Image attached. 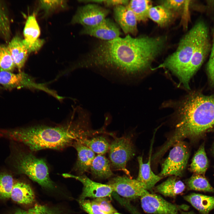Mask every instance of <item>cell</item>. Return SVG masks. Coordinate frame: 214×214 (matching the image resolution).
I'll return each mask as SVG.
<instances>
[{
    "label": "cell",
    "instance_id": "cell-1",
    "mask_svg": "<svg viewBox=\"0 0 214 214\" xmlns=\"http://www.w3.org/2000/svg\"><path fill=\"white\" fill-rule=\"evenodd\" d=\"M163 50L159 37L127 34L109 41L100 40L85 54L78 67L126 77L145 70Z\"/></svg>",
    "mask_w": 214,
    "mask_h": 214
},
{
    "label": "cell",
    "instance_id": "cell-2",
    "mask_svg": "<svg viewBox=\"0 0 214 214\" xmlns=\"http://www.w3.org/2000/svg\"><path fill=\"white\" fill-rule=\"evenodd\" d=\"M79 125L57 127L38 125L15 129H0V136L22 143L32 151L60 149L85 137Z\"/></svg>",
    "mask_w": 214,
    "mask_h": 214
},
{
    "label": "cell",
    "instance_id": "cell-3",
    "mask_svg": "<svg viewBox=\"0 0 214 214\" xmlns=\"http://www.w3.org/2000/svg\"><path fill=\"white\" fill-rule=\"evenodd\" d=\"M174 134L160 150L163 153L183 138L198 136L214 126V97L193 95L185 100Z\"/></svg>",
    "mask_w": 214,
    "mask_h": 214
},
{
    "label": "cell",
    "instance_id": "cell-4",
    "mask_svg": "<svg viewBox=\"0 0 214 214\" xmlns=\"http://www.w3.org/2000/svg\"><path fill=\"white\" fill-rule=\"evenodd\" d=\"M206 25L197 22L181 40L174 53L155 69L167 68L178 77L189 62L201 33Z\"/></svg>",
    "mask_w": 214,
    "mask_h": 214
},
{
    "label": "cell",
    "instance_id": "cell-5",
    "mask_svg": "<svg viewBox=\"0 0 214 214\" xmlns=\"http://www.w3.org/2000/svg\"><path fill=\"white\" fill-rule=\"evenodd\" d=\"M15 167L18 172L26 175L43 187L54 188L45 160L37 158L31 153L21 152L16 156Z\"/></svg>",
    "mask_w": 214,
    "mask_h": 214
},
{
    "label": "cell",
    "instance_id": "cell-6",
    "mask_svg": "<svg viewBox=\"0 0 214 214\" xmlns=\"http://www.w3.org/2000/svg\"><path fill=\"white\" fill-rule=\"evenodd\" d=\"M207 26L203 29L188 64L178 77L184 86L189 89L190 81L201 66L209 52L210 44Z\"/></svg>",
    "mask_w": 214,
    "mask_h": 214
},
{
    "label": "cell",
    "instance_id": "cell-7",
    "mask_svg": "<svg viewBox=\"0 0 214 214\" xmlns=\"http://www.w3.org/2000/svg\"><path fill=\"white\" fill-rule=\"evenodd\" d=\"M162 166L159 176H180L184 171L189 157L188 148L181 141L174 144Z\"/></svg>",
    "mask_w": 214,
    "mask_h": 214
},
{
    "label": "cell",
    "instance_id": "cell-8",
    "mask_svg": "<svg viewBox=\"0 0 214 214\" xmlns=\"http://www.w3.org/2000/svg\"><path fill=\"white\" fill-rule=\"evenodd\" d=\"M109 157L112 166L116 169L128 174L126 164L135 154V150L130 138L124 136L117 138L110 144Z\"/></svg>",
    "mask_w": 214,
    "mask_h": 214
},
{
    "label": "cell",
    "instance_id": "cell-9",
    "mask_svg": "<svg viewBox=\"0 0 214 214\" xmlns=\"http://www.w3.org/2000/svg\"><path fill=\"white\" fill-rule=\"evenodd\" d=\"M140 198L141 207L147 213L179 214L180 210L187 211L189 208L186 205H177L173 204L160 196L149 192Z\"/></svg>",
    "mask_w": 214,
    "mask_h": 214
},
{
    "label": "cell",
    "instance_id": "cell-10",
    "mask_svg": "<svg viewBox=\"0 0 214 214\" xmlns=\"http://www.w3.org/2000/svg\"><path fill=\"white\" fill-rule=\"evenodd\" d=\"M110 12L109 9L99 4H86L78 8L71 23L80 24L84 27H93L103 21Z\"/></svg>",
    "mask_w": 214,
    "mask_h": 214
},
{
    "label": "cell",
    "instance_id": "cell-11",
    "mask_svg": "<svg viewBox=\"0 0 214 214\" xmlns=\"http://www.w3.org/2000/svg\"><path fill=\"white\" fill-rule=\"evenodd\" d=\"M107 184L111 187L113 192L126 198L140 197L149 192L141 182L126 176L114 177Z\"/></svg>",
    "mask_w": 214,
    "mask_h": 214
},
{
    "label": "cell",
    "instance_id": "cell-12",
    "mask_svg": "<svg viewBox=\"0 0 214 214\" xmlns=\"http://www.w3.org/2000/svg\"><path fill=\"white\" fill-rule=\"evenodd\" d=\"M63 176L64 177L75 179L83 184L82 191L79 200H84L88 197L95 199L110 197L113 192L112 188L108 184L94 182L85 175L76 176L70 174H64Z\"/></svg>",
    "mask_w": 214,
    "mask_h": 214
},
{
    "label": "cell",
    "instance_id": "cell-13",
    "mask_svg": "<svg viewBox=\"0 0 214 214\" xmlns=\"http://www.w3.org/2000/svg\"><path fill=\"white\" fill-rule=\"evenodd\" d=\"M120 29L116 22L106 18L96 26L83 27L80 33L94 37L101 40L109 41L120 37L122 34Z\"/></svg>",
    "mask_w": 214,
    "mask_h": 214
},
{
    "label": "cell",
    "instance_id": "cell-14",
    "mask_svg": "<svg viewBox=\"0 0 214 214\" xmlns=\"http://www.w3.org/2000/svg\"><path fill=\"white\" fill-rule=\"evenodd\" d=\"M113 12L116 23L126 35H136L138 21L128 5L117 6L113 8Z\"/></svg>",
    "mask_w": 214,
    "mask_h": 214
},
{
    "label": "cell",
    "instance_id": "cell-15",
    "mask_svg": "<svg viewBox=\"0 0 214 214\" xmlns=\"http://www.w3.org/2000/svg\"><path fill=\"white\" fill-rule=\"evenodd\" d=\"M151 148L149 159L147 163L143 162L142 156H140L138 157L139 169L136 180L142 183L147 191L153 188L156 183L162 178V177L155 174L151 170L150 166Z\"/></svg>",
    "mask_w": 214,
    "mask_h": 214
},
{
    "label": "cell",
    "instance_id": "cell-16",
    "mask_svg": "<svg viewBox=\"0 0 214 214\" xmlns=\"http://www.w3.org/2000/svg\"><path fill=\"white\" fill-rule=\"evenodd\" d=\"M15 67L20 72L27 59L29 51L23 39L16 36L13 37L7 45Z\"/></svg>",
    "mask_w": 214,
    "mask_h": 214
},
{
    "label": "cell",
    "instance_id": "cell-17",
    "mask_svg": "<svg viewBox=\"0 0 214 214\" xmlns=\"http://www.w3.org/2000/svg\"><path fill=\"white\" fill-rule=\"evenodd\" d=\"M29 76L23 73H14L0 70V84L7 89L33 86Z\"/></svg>",
    "mask_w": 214,
    "mask_h": 214
},
{
    "label": "cell",
    "instance_id": "cell-18",
    "mask_svg": "<svg viewBox=\"0 0 214 214\" xmlns=\"http://www.w3.org/2000/svg\"><path fill=\"white\" fill-rule=\"evenodd\" d=\"M77 152V159L74 167L75 170L82 174L90 169L95 157V153L78 141L73 144Z\"/></svg>",
    "mask_w": 214,
    "mask_h": 214
},
{
    "label": "cell",
    "instance_id": "cell-19",
    "mask_svg": "<svg viewBox=\"0 0 214 214\" xmlns=\"http://www.w3.org/2000/svg\"><path fill=\"white\" fill-rule=\"evenodd\" d=\"M10 198L14 201L20 204H32L35 201L34 192L28 184L21 182L14 183Z\"/></svg>",
    "mask_w": 214,
    "mask_h": 214
},
{
    "label": "cell",
    "instance_id": "cell-20",
    "mask_svg": "<svg viewBox=\"0 0 214 214\" xmlns=\"http://www.w3.org/2000/svg\"><path fill=\"white\" fill-rule=\"evenodd\" d=\"M185 188L182 181L171 177L156 186L155 190L165 196L174 197L183 192Z\"/></svg>",
    "mask_w": 214,
    "mask_h": 214
},
{
    "label": "cell",
    "instance_id": "cell-21",
    "mask_svg": "<svg viewBox=\"0 0 214 214\" xmlns=\"http://www.w3.org/2000/svg\"><path fill=\"white\" fill-rule=\"evenodd\" d=\"M201 214H209L214 209V197L201 194L192 193L184 197Z\"/></svg>",
    "mask_w": 214,
    "mask_h": 214
},
{
    "label": "cell",
    "instance_id": "cell-22",
    "mask_svg": "<svg viewBox=\"0 0 214 214\" xmlns=\"http://www.w3.org/2000/svg\"><path fill=\"white\" fill-rule=\"evenodd\" d=\"M90 169L93 176L99 179L108 178L113 175L109 160L102 155L95 156Z\"/></svg>",
    "mask_w": 214,
    "mask_h": 214
},
{
    "label": "cell",
    "instance_id": "cell-23",
    "mask_svg": "<svg viewBox=\"0 0 214 214\" xmlns=\"http://www.w3.org/2000/svg\"><path fill=\"white\" fill-rule=\"evenodd\" d=\"M176 14L160 5L151 7L149 12L148 18L163 27L170 23Z\"/></svg>",
    "mask_w": 214,
    "mask_h": 214
},
{
    "label": "cell",
    "instance_id": "cell-24",
    "mask_svg": "<svg viewBox=\"0 0 214 214\" xmlns=\"http://www.w3.org/2000/svg\"><path fill=\"white\" fill-rule=\"evenodd\" d=\"M208 166V161L205 151L204 145H202L193 158L190 169L195 174L203 176Z\"/></svg>",
    "mask_w": 214,
    "mask_h": 214
},
{
    "label": "cell",
    "instance_id": "cell-25",
    "mask_svg": "<svg viewBox=\"0 0 214 214\" xmlns=\"http://www.w3.org/2000/svg\"><path fill=\"white\" fill-rule=\"evenodd\" d=\"M128 6L134 14L138 21H145L149 18V12L152 7L151 1L147 0H130Z\"/></svg>",
    "mask_w": 214,
    "mask_h": 214
},
{
    "label": "cell",
    "instance_id": "cell-26",
    "mask_svg": "<svg viewBox=\"0 0 214 214\" xmlns=\"http://www.w3.org/2000/svg\"><path fill=\"white\" fill-rule=\"evenodd\" d=\"M78 141L98 155L105 154L109 149L110 144L104 137L98 136L88 139L85 137Z\"/></svg>",
    "mask_w": 214,
    "mask_h": 214
},
{
    "label": "cell",
    "instance_id": "cell-27",
    "mask_svg": "<svg viewBox=\"0 0 214 214\" xmlns=\"http://www.w3.org/2000/svg\"><path fill=\"white\" fill-rule=\"evenodd\" d=\"M40 34V28L35 16H29L24 28V41L28 43L34 42L39 39Z\"/></svg>",
    "mask_w": 214,
    "mask_h": 214
},
{
    "label": "cell",
    "instance_id": "cell-28",
    "mask_svg": "<svg viewBox=\"0 0 214 214\" xmlns=\"http://www.w3.org/2000/svg\"><path fill=\"white\" fill-rule=\"evenodd\" d=\"M189 190L214 193V188L204 176L194 174L187 181Z\"/></svg>",
    "mask_w": 214,
    "mask_h": 214
},
{
    "label": "cell",
    "instance_id": "cell-29",
    "mask_svg": "<svg viewBox=\"0 0 214 214\" xmlns=\"http://www.w3.org/2000/svg\"><path fill=\"white\" fill-rule=\"evenodd\" d=\"M14 182L12 175L4 172L0 173V199H6L10 198Z\"/></svg>",
    "mask_w": 214,
    "mask_h": 214
},
{
    "label": "cell",
    "instance_id": "cell-30",
    "mask_svg": "<svg viewBox=\"0 0 214 214\" xmlns=\"http://www.w3.org/2000/svg\"><path fill=\"white\" fill-rule=\"evenodd\" d=\"M15 67L7 45L0 44V70L12 72Z\"/></svg>",
    "mask_w": 214,
    "mask_h": 214
},
{
    "label": "cell",
    "instance_id": "cell-31",
    "mask_svg": "<svg viewBox=\"0 0 214 214\" xmlns=\"http://www.w3.org/2000/svg\"><path fill=\"white\" fill-rule=\"evenodd\" d=\"M11 31L8 16L2 3L0 2V35L7 41L10 37Z\"/></svg>",
    "mask_w": 214,
    "mask_h": 214
},
{
    "label": "cell",
    "instance_id": "cell-32",
    "mask_svg": "<svg viewBox=\"0 0 214 214\" xmlns=\"http://www.w3.org/2000/svg\"><path fill=\"white\" fill-rule=\"evenodd\" d=\"M39 3L40 8L46 14L64 8L67 5L66 1L64 0H40Z\"/></svg>",
    "mask_w": 214,
    "mask_h": 214
},
{
    "label": "cell",
    "instance_id": "cell-33",
    "mask_svg": "<svg viewBox=\"0 0 214 214\" xmlns=\"http://www.w3.org/2000/svg\"><path fill=\"white\" fill-rule=\"evenodd\" d=\"M188 1L166 0L161 1L160 5L175 14L184 9Z\"/></svg>",
    "mask_w": 214,
    "mask_h": 214
},
{
    "label": "cell",
    "instance_id": "cell-34",
    "mask_svg": "<svg viewBox=\"0 0 214 214\" xmlns=\"http://www.w3.org/2000/svg\"><path fill=\"white\" fill-rule=\"evenodd\" d=\"M81 208L88 214H106L94 200H79Z\"/></svg>",
    "mask_w": 214,
    "mask_h": 214
},
{
    "label": "cell",
    "instance_id": "cell-35",
    "mask_svg": "<svg viewBox=\"0 0 214 214\" xmlns=\"http://www.w3.org/2000/svg\"><path fill=\"white\" fill-rule=\"evenodd\" d=\"M107 197L94 199V200L99 205L101 209L106 214H113L117 212Z\"/></svg>",
    "mask_w": 214,
    "mask_h": 214
},
{
    "label": "cell",
    "instance_id": "cell-36",
    "mask_svg": "<svg viewBox=\"0 0 214 214\" xmlns=\"http://www.w3.org/2000/svg\"><path fill=\"white\" fill-rule=\"evenodd\" d=\"M207 70L210 82L214 85V40L207 64Z\"/></svg>",
    "mask_w": 214,
    "mask_h": 214
},
{
    "label": "cell",
    "instance_id": "cell-37",
    "mask_svg": "<svg viewBox=\"0 0 214 214\" xmlns=\"http://www.w3.org/2000/svg\"><path fill=\"white\" fill-rule=\"evenodd\" d=\"M129 0H98V4H103L106 8L113 7L119 5H127Z\"/></svg>",
    "mask_w": 214,
    "mask_h": 214
},
{
    "label": "cell",
    "instance_id": "cell-38",
    "mask_svg": "<svg viewBox=\"0 0 214 214\" xmlns=\"http://www.w3.org/2000/svg\"><path fill=\"white\" fill-rule=\"evenodd\" d=\"M23 41L26 46L29 53L34 52L39 50L44 44L45 41L43 39H38L34 42L28 43Z\"/></svg>",
    "mask_w": 214,
    "mask_h": 214
},
{
    "label": "cell",
    "instance_id": "cell-39",
    "mask_svg": "<svg viewBox=\"0 0 214 214\" xmlns=\"http://www.w3.org/2000/svg\"><path fill=\"white\" fill-rule=\"evenodd\" d=\"M125 207L127 208L131 214H142L130 202L127 203L125 205Z\"/></svg>",
    "mask_w": 214,
    "mask_h": 214
},
{
    "label": "cell",
    "instance_id": "cell-40",
    "mask_svg": "<svg viewBox=\"0 0 214 214\" xmlns=\"http://www.w3.org/2000/svg\"><path fill=\"white\" fill-rule=\"evenodd\" d=\"M180 214H196L193 211L187 212L185 211L180 210Z\"/></svg>",
    "mask_w": 214,
    "mask_h": 214
},
{
    "label": "cell",
    "instance_id": "cell-41",
    "mask_svg": "<svg viewBox=\"0 0 214 214\" xmlns=\"http://www.w3.org/2000/svg\"><path fill=\"white\" fill-rule=\"evenodd\" d=\"M122 214L121 213H118V212H116V213H114V214Z\"/></svg>",
    "mask_w": 214,
    "mask_h": 214
},
{
    "label": "cell",
    "instance_id": "cell-42",
    "mask_svg": "<svg viewBox=\"0 0 214 214\" xmlns=\"http://www.w3.org/2000/svg\"><path fill=\"white\" fill-rule=\"evenodd\" d=\"M213 36H214V31H213Z\"/></svg>",
    "mask_w": 214,
    "mask_h": 214
}]
</instances>
